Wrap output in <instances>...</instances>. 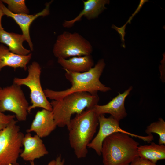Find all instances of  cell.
<instances>
[{
  "label": "cell",
  "mask_w": 165,
  "mask_h": 165,
  "mask_svg": "<svg viewBox=\"0 0 165 165\" xmlns=\"http://www.w3.org/2000/svg\"><path fill=\"white\" fill-rule=\"evenodd\" d=\"M55 165H64L65 162L64 159H62L61 155L60 154L57 157Z\"/></svg>",
  "instance_id": "cell-23"
},
{
  "label": "cell",
  "mask_w": 165,
  "mask_h": 165,
  "mask_svg": "<svg viewBox=\"0 0 165 165\" xmlns=\"http://www.w3.org/2000/svg\"><path fill=\"white\" fill-rule=\"evenodd\" d=\"M99 129L98 133L88 145V148L94 150L99 156L101 155L103 142L108 136L113 133L119 132L127 134L132 137L142 140L145 142L150 143L154 139L152 135L142 136L134 134L122 129L119 125V121L112 116L106 117L103 114L98 115Z\"/></svg>",
  "instance_id": "cell-9"
},
{
  "label": "cell",
  "mask_w": 165,
  "mask_h": 165,
  "mask_svg": "<svg viewBox=\"0 0 165 165\" xmlns=\"http://www.w3.org/2000/svg\"><path fill=\"white\" fill-rule=\"evenodd\" d=\"M145 132L148 135H152V133L157 134L159 137L158 144H165V122L162 118H159L158 121L148 126Z\"/></svg>",
  "instance_id": "cell-19"
},
{
  "label": "cell",
  "mask_w": 165,
  "mask_h": 165,
  "mask_svg": "<svg viewBox=\"0 0 165 165\" xmlns=\"http://www.w3.org/2000/svg\"></svg>",
  "instance_id": "cell-27"
},
{
  "label": "cell",
  "mask_w": 165,
  "mask_h": 165,
  "mask_svg": "<svg viewBox=\"0 0 165 165\" xmlns=\"http://www.w3.org/2000/svg\"><path fill=\"white\" fill-rule=\"evenodd\" d=\"M57 127L52 112L43 109L37 112L26 132H34L41 138L49 136Z\"/></svg>",
  "instance_id": "cell-13"
},
{
  "label": "cell",
  "mask_w": 165,
  "mask_h": 165,
  "mask_svg": "<svg viewBox=\"0 0 165 165\" xmlns=\"http://www.w3.org/2000/svg\"><path fill=\"white\" fill-rule=\"evenodd\" d=\"M83 9L79 15L73 19L65 20L63 24L65 28H70L74 23L80 20L82 16L88 20L97 17L106 8L105 5L108 4L110 1L108 0H83Z\"/></svg>",
  "instance_id": "cell-14"
},
{
  "label": "cell",
  "mask_w": 165,
  "mask_h": 165,
  "mask_svg": "<svg viewBox=\"0 0 165 165\" xmlns=\"http://www.w3.org/2000/svg\"><path fill=\"white\" fill-rule=\"evenodd\" d=\"M3 3L8 5L7 8L15 14H28L29 10L27 7L24 0H2Z\"/></svg>",
  "instance_id": "cell-20"
},
{
  "label": "cell",
  "mask_w": 165,
  "mask_h": 165,
  "mask_svg": "<svg viewBox=\"0 0 165 165\" xmlns=\"http://www.w3.org/2000/svg\"><path fill=\"white\" fill-rule=\"evenodd\" d=\"M1 88H2L0 87V90L1 89Z\"/></svg>",
  "instance_id": "cell-26"
},
{
  "label": "cell",
  "mask_w": 165,
  "mask_h": 165,
  "mask_svg": "<svg viewBox=\"0 0 165 165\" xmlns=\"http://www.w3.org/2000/svg\"><path fill=\"white\" fill-rule=\"evenodd\" d=\"M25 37L22 35L6 31H0V42L8 47L10 51L16 54L24 56L30 53L31 51L24 48L23 45Z\"/></svg>",
  "instance_id": "cell-17"
},
{
  "label": "cell",
  "mask_w": 165,
  "mask_h": 165,
  "mask_svg": "<svg viewBox=\"0 0 165 165\" xmlns=\"http://www.w3.org/2000/svg\"><path fill=\"white\" fill-rule=\"evenodd\" d=\"M47 3L46 7L41 12L34 15L28 14H15L11 12L0 0V8L4 15L12 18L20 26L22 32V35L28 42L31 51L33 50V44L29 34L30 26L33 21L40 16H45L50 14V6L51 2Z\"/></svg>",
  "instance_id": "cell-10"
},
{
  "label": "cell",
  "mask_w": 165,
  "mask_h": 165,
  "mask_svg": "<svg viewBox=\"0 0 165 165\" xmlns=\"http://www.w3.org/2000/svg\"><path fill=\"white\" fill-rule=\"evenodd\" d=\"M4 15L2 10L0 8V31L3 29V28L2 26V16Z\"/></svg>",
  "instance_id": "cell-24"
},
{
  "label": "cell",
  "mask_w": 165,
  "mask_h": 165,
  "mask_svg": "<svg viewBox=\"0 0 165 165\" xmlns=\"http://www.w3.org/2000/svg\"><path fill=\"white\" fill-rule=\"evenodd\" d=\"M99 98L97 94L85 92L69 94L61 99L50 102L55 122L59 127L68 128L72 115L78 114L85 109L92 108L98 104Z\"/></svg>",
  "instance_id": "cell-4"
},
{
  "label": "cell",
  "mask_w": 165,
  "mask_h": 165,
  "mask_svg": "<svg viewBox=\"0 0 165 165\" xmlns=\"http://www.w3.org/2000/svg\"><path fill=\"white\" fill-rule=\"evenodd\" d=\"M129 165H157L148 160L138 157L134 159Z\"/></svg>",
  "instance_id": "cell-22"
},
{
  "label": "cell",
  "mask_w": 165,
  "mask_h": 165,
  "mask_svg": "<svg viewBox=\"0 0 165 165\" xmlns=\"http://www.w3.org/2000/svg\"><path fill=\"white\" fill-rule=\"evenodd\" d=\"M98 116L93 108L86 109L70 120L68 128L69 142L78 159L84 158L88 154V145L99 125Z\"/></svg>",
  "instance_id": "cell-2"
},
{
  "label": "cell",
  "mask_w": 165,
  "mask_h": 165,
  "mask_svg": "<svg viewBox=\"0 0 165 165\" xmlns=\"http://www.w3.org/2000/svg\"><path fill=\"white\" fill-rule=\"evenodd\" d=\"M14 120L0 131V165H19L17 160L22 152L24 136Z\"/></svg>",
  "instance_id": "cell-5"
},
{
  "label": "cell",
  "mask_w": 165,
  "mask_h": 165,
  "mask_svg": "<svg viewBox=\"0 0 165 165\" xmlns=\"http://www.w3.org/2000/svg\"><path fill=\"white\" fill-rule=\"evenodd\" d=\"M28 75L25 78H14L13 83L20 86L25 85L29 88L32 104L28 107V112L30 113L32 109L36 108L52 111L50 103L46 97L41 86V68L39 63L35 61L32 62L28 68Z\"/></svg>",
  "instance_id": "cell-7"
},
{
  "label": "cell",
  "mask_w": 165,
  "mask_h": 165,
  "mask_svg": "<svg viewBox=\"0 0 165 165\" xmlns=\"http://www.w3.org/2000/svg\"><path fill=\"white\" fill-rule=\"evenodd\" d=\"M132 88V86H130L123 93L119 92L118 95L105 105H95L93 108L94 110L98 115L110 114L119 121L127 116L125 107V101Z\"/></svg>",
  "instance_id": "cell-11"
},
{
  "label": "cell",
  "mask_w": 165,
  "mask_h": 165,
  "mask_svg": "<svg viewBox=\"0 0 165 165\" xmlns=\"http://www.w3.org/2000/svg\"><path fill=\"white\" fill-rule=\"evenodd\" d=\"M139 143L128 134L116 132L106 138L102 145L104 165H129L139 157Z\"/></svg>",
  "instance_id": "cell-3"
},
{
  "label": "cell",
  "mask_w": 165,
  "mask_h": 165,
  "mask_svg": "<svg viewBox=\"0 0 165 165\" xmlns=\"http://www.w3.org/2000/svg\"><path fill=\"white\" fill-rule=\"evenodd\" d=\"M31 165H36L35 164L34 161L30 162ZM56 163L55 160H53L50 161L47 165H55Z\"/></svg>",
  "instance_id": "cell-25"
},
{
  "label": "cell",
  "mask_w": 165,
  "mask_h": 165,
  "mask_svg": "<svg viewBox=\"0 0 165 165\" xmlns=\"http://www.w3.org/2000/svg\"><path fill=\"white\" fill-rule=\"evenodd\" d=\"M32 54L24 56L14 53L3 44L0 45V72L6 66L11 67L15 70L17 68L27 70V65L31 58Z\"/></svg>",
  "instance_id": "cell-15"
},
{
  "label": "cell",
  "mask_w": 165,
  "mask_h": 165,
  "mask_svg": "<svg viewBox=\"0 0 165 165\" xmlns=\"http://www.w3.org/2000/svg\"><path fill=\"white\" fill-rule=\"evenodd\" d=\"M137 151L139 157L155 163L159 160L165 159V145L152 142L148 145L139 146Z\"/></svg>",
  "instance_id": "cell-18"
},
{
  "label": "cell",
  "mask_w": 165,
  "mask_h": 165,
  "mask_svg": "<svg viewBox=\"0 0 165 165\" xmlns=\"http://www.w3.org/2000/svg\"></svg>",
  "instance_id": "cell-28"
},
{
  "label": "cell",
  "mask_w": 165,
  "mask_h": 165,
  "mask_svg": "<svg viewBox=\"0 0 165 165\" xmlns=\"http://www.w3.org/2000/svg\"><path fill=\"white\" fill-rule=\"evenodd\" d=\"M22 145L24 149L20 156L25 161H34L49 153L43 141L36 134L32 136L27 133L23 138Z\"/></svg>",
  "instance_id": "cell-12"
},
{
  "label": "cell",
  "mask_w": 165,
  "mask_h": 165,
  "mask_svg": "<svg viewBox=\"0 0 165 165\" xmlns=\"http://www.w3.org/2000/svg\"><path fill=\"white\" fill-rule=\"evenodd\" d=\"M57 62L65 70L76 73L87 72L94 65V60L91 55L72 57L67 59L58 58Z\"/></svg>",
  "instance_id": "cell-16"
},
{
  "label": "cell",
  "mask_w": 165,
  "mask_h": 165,
  "mask_svg": "<svg viewBox=\"0 0 165 165\" xmlns=\"http://www.w3.org/2000/svg\"><path fill=\"white\" fill-rule=\"evenodd\" d=\"M93 47L90 42L78 33L64 31L59 35L53 52L57 59L91 55Z\"/></svg>",
  "instance_id": "cell-6"
},
{
  "label": "cell",
  "mask_w": 165,
  "mask_h": 165,
  "mask_svg": "<svg viewBox=\"0 0 165 165\" xmlns=\"http://www.w3.org/2000/svg\"><path fill=\"white\" fill-rule=\"evenodd\" d=\"M15 118L14 115H6L0 111V131L8 126Z\"/></svg>",
  "instance_id": "cell-21"
},
{
  "label": "cell",
  "mask_w": 165,
  "mask_h": 165,
  "mask_svg": "<svg viewBox=\"0 0 165 165\" xmlns=\"http://www.w3.org/2000/svg\"><path fill=\"white\" fill-rule=\"evenodd\" d=\"M105 66L104 60L101 59L94 67L86 72L76 73L65 70V76L71 83V87L59 91L46 89L43 90L46 97L52 100H58L76 92H85L96 95L98 91L105 92L110 90V88L103 84L99 79Z\"/></svg>",
  "instance_id": "cell-1"
},
{
  "label": "cell",
  "mask_w": 165,
  "mask_h": 165,
  "mask_svg": "<svg viewBox=\"0 0 165 165\" xmlns=\"http://www.w3.org/2000/svg\"><path fill=\"white\" fill-rule=\"evenodd\" d=\"M21 86L13 83L0 90V111L11 112L15 114L17 120H26L29 103Z\"/></svg>",
  "instance_id": "cell-8"
}]
</instances>
